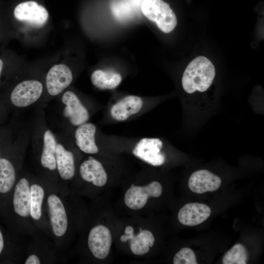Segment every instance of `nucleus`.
<instances>
[{"instance_id": "nucleus-13", "label": "nucleus", "mask_w": 264, "mask_h": 264, "mask_svg": "<svg viewBox=\"0 0 264 264\" xmlns=\"http://www.w3.org/2000/svg\"><path fill=\"white\" fill-rule=\"evenodd\" d=\"M47 205L53 232L57 237L63 236L67 228V218L65 207L56 195L48 197Z\"/></svg>"}, {"instance_id": "nucleus-9", "label": "nucleus", "mask_w": 264, "mask_h": 264, "mask_svg": "<svg viewBox=\"0 0 264 264\" xmlns=\"http://www.w3.org/2000/svg\"><path fill=\"white\" fill-rule=\"evenodd\" d=\"M62 101L65 105L64 115L69 119L72 125L79 126L88 120L89 115L88 110L73 92H65L62 96Z\"/></svg>"}, {"instance_id": "nucleus-4", "label": "nucleus", "mask_w": 264, "mask_h": 264, "mask_svg": "<svg viewBox=\"0 0 264 264\" xmlns=\"http://www.w3.org/2000/svg\"><path fill=\"white\" fill-rule=\"evenodd\" d=\"M162 193V185L156 181L143 186L132 184L125 193L124 202L130 209L137 210L145 206L149 198H158Z\"/></svg>"}, {"instance_id": "nucleus-23", "label": "nucleus", "mask_w": 264, "mask_h": 264, "mask_svg": "<svg viewBox=\"0 0 264 264\" xmlns=\"http://www.w3.org/2000/svg\"><path fill=\"white\" fill-rule=\"evenodd\" d=\"M247 259V251L245 246L241 243H237L224 254L222 258V263L246 264Z\"/></svg>"}, {"instance_id": "nucleus-25", "label": "nucleus", "mask_w": 264, "mask_h": 264, "mask_svg": "<svg viewBox=\"0 0 264 264\" xmlns=\"http://www.w3.org/2000/svg\"><path fill=\"white\" fill-rule=\"evenodd\" d=\"M24 264H40V261L37 256L35 255H31L29 256Z\"/></svg>"}, {"instance_id": "nucleus-8", "label": "nucleus", "mask_w": 264, "mask_h": 264, "mask_svg": "<svg viewBox=\"0 0 264 264\" xmlns=\"http://www.w3.org/2000/svg\"><path fill=\"white\" fill-rule=\"evenodd\" d=\"M71 69L65 64L53 66L49 70L46 77V86L48 93L56 96L63 92L72 82Z\"/></svg>"}, {"instance_id": "nucleus-18", "label": "nucleus", "mask_w": 264, "mask_h": 264, "mask_svg": "<svg viewBox=\"0 0 264 264\" xmlns=\"http://www.w3.org/2000/svg\"><path fill=\"white\" fill-rule=\"evenodd\" d=\"M57 167L61 177L64 180L72 178L75 173L74 158L73 154L66 150L61 144L56 149Z\"/></svg>"}, {"instance_id": "nucleus-1", "label": "nucleus", "mask_w": 264, "mask_h": 264, "mask_svg": "<svg viewBox=\"0 0 264 264\" xmlns=\"http://www.w3.org/2000/svg\"><path fill=\"white\" fill-rule=\"evenodd\" d=\"M216 74L215 68L205 56H199L188 65L182 77L184 90L189 94L204 92L212 85Z\"/></svg>"}, {"instance_id": "nucleus-11", "label": "nucleus", "mask_w": 264, "mask_h": 264, "mask_svg": "<svg viewBox=\"0 0 264 264\" xmlns=\"http://www.w3.org/2000/svg\"><path fill=\"white\" fill-rule=\"evenodd\" d=\"M221 178L207 170H200L194 172L188 180V187L194 193L201 194L214 192L219 189Z\"/></svg>"}, {"instance_id": "nucleus-22", "label": "nucleus", "mask_w": 264, "mask_h": 264, "mask_svg": "<svg viewBox=\"0 0 264 264\" xmlns=\"http://www.w3.org/2000/svg\"><path fill=\"white\" fill-rule=\"evenodd\" d=\"M44 196V190L39 185L33 184L30 187V215L36 220L42 215V205Z\"/></svg>"}, {"instance_id": "nucleus-28", "label": "nucleus", "mask_w": 264, "mask_h": 264, "mask_svg": "<svg viewBox=\"0 0 264 264\" xmlns=\"http://www.w3.org/2000/svg\"><path fill=\"white\" fill-rule=\"evenodd\" d=\"M0 154H1V152H0Z\"/></svg>"}, {"instance_id": "nucleus-20", "label": "nucleus", "mask_w": 264, "mask_h": 264, "mask_svg": "<svg viewBox=\"0 0 264 264\" xmlns=\"http://www.w3.org/2000/svg\"><path fill=\"white\" fill-rule=\"evenodd\" d=\"M43 142L41 164L45 168L54 170L57 167L56 149L57 144L55 137L50 130H47L44 132Z\"/></svg>"}, {"instance_id": "nucleus-12", "label": "nucleus", "mask_w": 264, "mask_h": 264, "mask_svg": "<svg viewBox=\"0 0 264 264\" xmlns=\"http://www.w3.org/2000/svg\"><path fill=\"white\" fill-rule=\"evenodd\" d=\"M211 213L210 207L205 204L189 203L179 210L177 219L182 224L193 226L205 221L209 217Z\"/></svg>"}, {"instance_id": "nucleus-17", "label": "nucleus", "mask_w": 264, "mask_h": 264, "mask_svg": "<svg viewBox=\"0 0 264 264\" xmlns=\"http://www.w3.org/2000/svg\"><path fill=\"white\" fill-rule=\"evenodd\" d=\"M15 212L22 217L30 215V188L28 180L21 178L16 184L13 198Z\"/></svg>"}, {"instance_id": "nucleus-24", "label": "nucleus", "mask_w": 264, "mask_h": 264, "mask_svg": "<svg viewBox=\"0 0 264 264\" xmlns=\"http://www.w3.org/2000/svg\"><path fill=\"white\" fill-rule=\"evenodd\" d=\"M174 264H197L196 257L194 251L189 247H183L175 255Z\"/></svg>"}, {"instance_id": "nucleus-3", "label": "nucleus", "mask_w": 264, "mask_h": 264, "mask_svg": "<svg viewBox=\"0 0 264 264\" xmlns=\"http://www.w3.org/2000/svg\"><path fill=\"white\" fill-rule=\"evenodd\" d=\"M43 90L42 84L37 80L23 81L12 89L9 94V101L16 107H27L39 99Z\"/></svg>"}, {"instance_id": "nucleus-19", "label": "nucleus", "mask_w": 264, "mask_h": 264, "mask_svg": "<svg viewBox=\"0 0 264 264\" xmlns=\"http://www.w3.org/2000/svg\"><path fill=\"white\" fill-rule=\"evenodd\" d=\"M92 84L100 89H111L121 82L122 76L113 70L97 69L91 75Z\"/></svg>"}, {"instance_id": "nucleus-7", "label": "nucleus", "mask_w": 264, "mask_h": 264, "mask_svg": "<svg viewBox=\"0 0 264 264\" xmlns=\"http://www.w3.org/2000/svg\"><path fill=\"white\" fill-rule=\"evenodd\" d=\"M111 243V234L107 226L98 225L90 230L88 244L95 258L101 260L106 258L110 253Z\"/></svg>"}, {"instance_id": "nucleus-26", "label": "nucleus", "mask_w": 264, "mask_h": 264, "mask_svg": "<svg viewBox=\"0 0 264 264\" xmlns=\"http://www.w3.org/2000/svg\"><path fill=\"white\" fill-rule=\"evenodd\" d=\"M4 247V240L3 234L0 229V255H1Z\"/></svg>"}, {"instance_id": "nucleus-14", "label": "nucleus", "mask_w": 264, "mask_h": 264, "mask_svg": "<svg viewBox=\"0 0 264 264\" xmlns=\"http://www.w3.org/2000/svg\"><path fill=\"white\" fill-rule=\"evenodd\" d=\"M143 105L142 99L136 95L126 96L111 107V117L117 121H124L132 115L137 113Z\"/></svg>"}, {"instance_id": "nucleus-10", "label": "nucleus", "mask_w": 264, "mask_h": 264, "mask_svg": "<svg viewBox=\"0 0 264 264\" xmlns=\"http://www.w3.org/2000/svg\"><path fill=\"white\" fill-rule=\"evenodd\" d=\"M125 235H122L120 240L122 242L130 241V249L136 255H143L147 253L154 243V237L148 230L140 229L139 233L136 236L132 226L128 225L125 229Z\"/></svg>"}, {"instance_id": "nucleus-16", "label": "nucleus", "mask_w": 264, "mask_h": 264, "mask_svg": "<svg viewBox=\"0 0 264 264\" xmlns=\"http://www.w3.org/2000/svg\"><path fill=\"white\" fill-rule=\"evenodd\" d=\"M96 128L91 123L78 126L75 132V141L81 151L88 154H95L99 149L95 142Z\"/></svg>"}, {"instance_id": "nucleus-27", "label": "nucleus", "mask_w": 264, "mask_h": 264, "mask_svg": "<svg viewBox=\"0 0 264 264\" xmlns=\"http://www.w3.org/2000/svg\"><path fill=\"white\" fill-rule=\"evenodd\" d=\"M4 66V63L3 60L0 58V80L2 75V73L3 70Z\"/></svg>"}, {"instance_id": "nucleus-5", "label": "nucleus", "mask_w": 264, "mask_h": 264, "mask_svg": "<svg viewBox=\"0 0 264 264\" xmlns=\"http://www.w3.org/2000/svg\"><path fill=\"white\" fill-rule=\"evenodd\" d=\"M163 142L157 138H143L134 147L133 154L144 162L154 166H160L166 160L161 152Z\"/></svg>"}, {"instance_id": "nucleus-15", "label": "nucleus", "mask_w": 264, "mask_h": 264, "mask_svg": "<svg viewBox=\"0 0 264 264\" xmlns=\"http://www.w3.org/2000/svg\"><path fill=\"white\" fill-rule=\"evenodd\" d=\"M79 172L85 181L92 182L97 187L104 186L108 180V175L102 164L91 157L82 162Z\"/></svg>"}, {"instance_id": "nucleus-6", "label": "nucleus", "mask_w": 264, "mask_h": 264, "mask_svg": "<svg viewBox=\"0 0 264 264\" xmlns=\"http://www.w3.org/2000/svg\"><path fill=\"white\" fill-rule=\"evenodd\" d=\"M14 16L19 21L31 26L41 27L44 26L48 18V13L45 7L35 1L22 2L16 6Z\"/></svg>"}, {"instance_id": "nucleus-21", "label": "nucleus", "mask_w": 264, "mask_h": 264, "mask_svg": "<svg viewBox=\"0 0 264 264\" xmlns=\"http://www.w3.org/2000/svg\"><path fill=\"white\" fill-rule=\"evenodd\" d=\"M16 180L14 167L10 160L0 157V193L7 194L13 187Z\"/></svg>"}, {"instance_id": "nucleus-2", "label": "nucleus", "mask_w": 264, "mask_h": 264, "mask_svg": "<svg viewBox=\"0 0 264 264\" xmlns=\"http://www.w3.org/2000/svg\"><path fill=\"white\" fill-rule=\"evenodd\" d=\"M140 9L142 14L164 33L171 32L177 24L175 13L162 0H143Z\"/></svg>"}]
</instances>
